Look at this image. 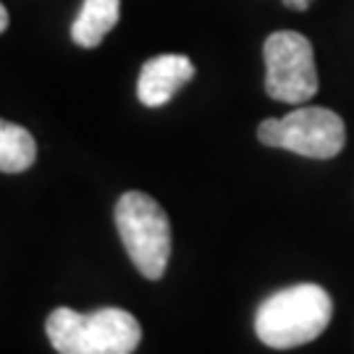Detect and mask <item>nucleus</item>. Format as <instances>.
<instances>
[{
  "instance_id": "f257e3e1",
  "label": "nucleus",
  "mask_w": 354,
  "mask_h": 354,
  "mask_svg": "<svg viewBox=\"0 0 354 354\" xmlns=\"http://www.w3.org/2000/svg\"><path fill=\"white\" fill-rule=\"evenodd\" d=\"M333 302L317 283H297L270 294L254 313V333L270 349H291L328 328Z\"/></svg>"
},
{
  "instance_id": "f03ea898",
  "label": "nucleus",
  "mask_w": 354,
  "mask_h": 354,
  "mask_svg": "<svg viewBox=\"0 0 354 354\" xmlns=\"http://www.w3.org/2000/svg\"><path fill=\"white\" fill-rule=\"evenodd\" d=\"M115 228L142 276L160 279L171 257V221L163 207L145 192H127L115 203Z\"/></svg>"
},
{
  "instance_id": "7ed1b4c3",
  "label": "nucleus",
  "mask_w": 354,
  "mask_h": 354,
  "mask_svg": "<svg viewBox=\"0 0 354 354\" xmlns=\"http://www.w3.org/2000/svg\"><path fill=\"white\" fill-rule=\"evenodd\" d=\"M257 140L266 147L289 150L304 158L328 160L344 150L346 127L342 115L328 108H297L283 118H266L257 127Z\"/></svg>"
},
{
  "instance_id": "20e7f679",
  "label": "nucleus",
  "mask_w": 354,
  "mask_h": 354,
  "mask_svg": "<svg viewBox=\"0 0 354 354\" xmlns=\"http://www.w3.org/2000/svg\"><path fill=\"white\" fill-rule=\"evenodd\" d=\"M266 92L279 102L302 105L317 95V68L313 42L299 32H273L263 45Z\"/></svg>"
},
{
  "instance_id": "39448f33",
  "label": "nucleus",
  "mask_w": 354,
  "mask_h": 354,
  "mask_svg": "<svg viewBox=\"0 0 354 354\" xmlns=\"http://www.w3.org/2000/svg\"><path fill=\"white\" fill-rule=\"evenodd\" d=\"M140 342V320L127 310L102 307L87 315L84 354H134Z\"/></svg>"
},
{
  "instance_id": "423d86ee",
  "label": "nucleus",
  "mask_w": 354,
  "mask_h": 354,
  "mask_svg": "<svg viewBox=\"0 0 354 354\" xmlns=\"http://www.w3.org/2000/svg\"><path fill=\"white\" fill-rule=\"evenodd\" d=\"M194 79V64L187 55L165 53L145 61L137 82V97L147 108H160L174 100L178 89Z\"/></svg>"
},
{
  "instance_id": "0eeeda50",
  "label": "nucleus",
  "mask_w": 354,
  "mask_h": 354,
  "mask_svg": "<svg viewBox=\"0 0 354 354\" xmlns=\"http://www.w3.org/2000/svg\"><path fill=\"white\" fill-rule=\"evenodd\" d=\"M121 0H84L71 24V39L79 48H97L105 35L118 24Z\"/></svg>"
},
{
  "instance_id": "6e6552de",
  "label": "nucleus",
  "mask_w": 354,
  "mask_h": 354,
  "mask_svg": "<svg viewBox=\"0 0 354 354\" xmlns=\"http://www.w3.org/2000/svg\"><path fill=\"white\" fill-rule=\"evenodd\" d=\"M37 158V142L19 124H8L0 118V171L21 174L32 168Z\"/></svg>"
},
{
  "instance_id": "1a4fd4ad",
  "label": "nucleus",
  "mask_w": 354,
  "mask_h": 354,
  "mask_svg": "<svg viewBox=\"0 0 354 354\" xmlns=\"http://www.w3.org/2000/svg\"><path fill=\"white\" fill-rule=\"evenodd\" d=\"M45 330L58 354H84V333H87L84 313H76L71 307H58L48 315Z\"/></svg>"
},
{
  "instance_id": "9d476101",
  "label": "nucleus",
  "mask_w": 354,
  "mask_h": 354,
  "mask_svg": "<svg viewBox=\"0 0 354 354\" xmlns=\"http://www.w3.org/2000/svg\"><path fill=\"white\" fill-rule=\"evenodd\" d=\"M310 3H313V0H283V6L291 8V11H307Z\"/></svg>"
},
{
  "instance_id": "9b49d317",
  "label": "nucleus",
  "mask_w": 354,
  "mask_h": 354,
  "mask_svg": "<svg viewBox=\"0 0 354 354\" xmlns=\"http://www.w3.org/2000/svg\"><path fill=\"white\" fill-rule=\"evenodd\" d=\"M8 21H11V19H8V11H6V6L0 3V35L8 29Z\"/></svg>"
}]
</instances>
